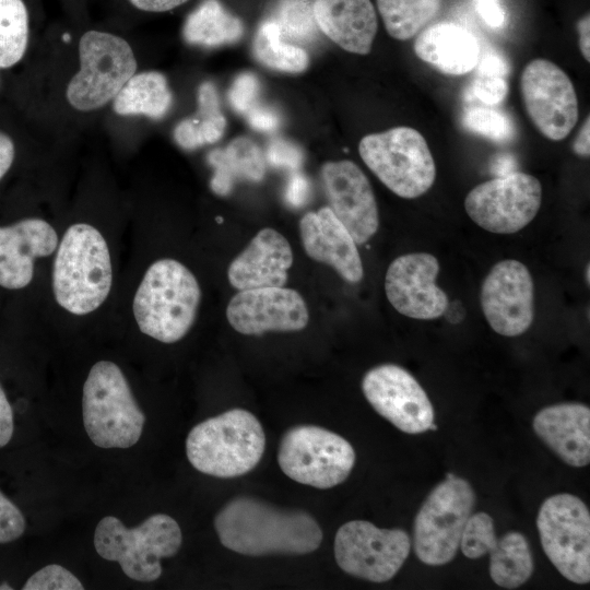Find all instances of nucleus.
<instances>
[{"label": "nucleus", "mask_w": 590, "mask_h": 590, "mask_svg": "<svg viewBox=\"0 0 590 590\" xmlns=\"http://www.w3.org/2000/svg\"><path fill=\"white\" fill-rule=\"evenodd\" d=\"M266 434L259 420L232 409L197 424L186 439V453L201 473L221 479L250 472L261 460Z\"/></svg>", "instance_id": "4"}, {"label": "nucleus", "mask_w": 590, "mask_h": 590, "mask_svg": "<svg viewBox=\"0 0 590 590\" xmlns=\"http://www.w3.org/2000/svg\"><path fill=\"white\" fill-rule=\"evenodd\" d=\"M281 36L293 42L311 43L318 35L312 4L308 0H283L271 19Z\"/></svg>", "instance_id": "34"}, {"label": "nucleus", "mask_w": 590, "mask_h": 590, "mask_svg": "<svg viewBox=\"0 0 590 590\" xmlns=\"http://www.w3.org/2000/svg\"><path fill=\"white\" fill-rule=\"evenodd\" d=\"M318 28L342 49L367 55L377 33V16L370 0H315Z\"/></svg>", "instance_id": "25"}, {"label": "nucleus", "mask_w": 590, "mask_h": 590, "mask_svg": "<svg viewBox=\"0 0 590 590\" xmlns=\"http://www.w3.org/2000/svg\"><path fill=\"white\" fill-rule=\"evenodd\" d=\"M437 258L428 252H412L396 258L386 272L385 292L392 307L403 316L430 320L445 314L446 293L436 284Z\"/></svg>", "instance_id": "19"}, {"label": "nucleus", "mask_w": 590, "mask_h": 590, "mask_svg": "<svg viewBox=\"0 0 590 590\" xmlns=\"http://www.w3.org/2000/svg\"><path fill=\"white\" fill-rule=\"evenodd\" d=\"M260 94L258 78L250 72L237 75L228 91V102L238 114H247L253 106Z\"/></svg>", "instance_id": "37"}, {"label": "nucleus", "mask_w": 590, "mask_h": 590, "mask_svg": "<svg viewBox=\"0 0 590 590\" xmlns=\"http://www.w3.org/2000/svg\"><path fill=\"white\" fill-rule=\"evenodd\" d=\"M299 234L309 258L330 266L349 283H358L363 279L357 244L329 206L304 214Z\"/></svg>", "instance_id": "21"}, {"label": "nucleus", "mask_w": 590, "mask_h": 590, "mask_svg": "<svg viewBox=\"0 0 590 590\" xmlns=\"http://www.w3.org/2000/svg\"><path fill=\"white\" fill-rule=\"evenodd\" d=\"M477 73H488L505 76L508 73V64L497 55H487L479 64Z\"/></svg>", "instance_id": "46"}, {"label": "nucleus", "mask_w": 590, "mask_h": 590, "mask_svg": "<svg viewBox=\"0 0 590 590\" xmlns=\"http://www.w3.org/2000/svg\"><path fill=\"white\" fill-rule=\"evenodd\" d=\"M173 102L166 78L156 71L133 74L114 98L119 115H145L158 119L166 115Z\"/></svg>", "instance_id": "28"}, {"label": "nucleus", "mask_w": 590, "mask_h": 590, "mask_svg": "<svg viewBox=\"0 0 590 590\" xmlns=\"http://www.w3.org/2000/svg\"><path fill=\"white\" fill-rule=\"evenodd\" d=\"M201 300L193 273L181 262L164 258L153 262L133 297L140 331L160 342L175 343L191 329Z\"/></svg>", "instance_id": "3"}, {"label": "nucleus", "mask_w": 590, "mask_h": 590, "mask_svg": "<svg viewBox=\"0 0 590 590\" xmlns=\"http://www.w3.org/2000/svg\"><path fill=\"white\" fill-rule=\"evenodd\" d=\"M411 550L409 534L401 529H380L371 522L352 520L339 528L334 557L346 574L371 582L390 580Z\"/></svg>", "instance_id": "12"}, {"label": "nucleus", "mask_w": 590, "mask_h": 590, "mask_svg": "<svg viewBox=\"0 0 590 590\" xmlns=\"http://www.w3.org/2000/svg\"><path fill=\"white\" fill-rule=\"evenodd\" d=\"M182 542L177 521L166 514H155L135 528H127L114 516L96 526L94 547L104 559L117 562L132 580L152 582L162 575L161 559L174 556Z\"/></svg>", "instance_id": "6"}, {"label": "nucleus", "mask_w": 590, "mask_h": 590, "mask_svg": "<svg viewBox=\"0 0 590 590\" xmlns=\"http://www.w3.org/2000/svg\"><path fill=\"white\" fill-rule=\"evenodd\" d=\"M208 161L214 168L211 188L220 196L227 194L237 178L259 181L266 172L260 148L247 137L234 139L225 149L211 151Z\"/></svg>", "instance_id": "27"}, {"label": "nucleus", "mask_w": 590, "mask_h": 590, "mask_svg": "<svg viewBox=\"0 0 590 590\" xmlns=\"http://www.w3.org/2000/svg\"><path fill=\"white\" fill-rule=\"evenodd\" d=\"M139 10L146 12H165L179 7L188 0H129Z\"/></svg>", "instance_id": "44"}, {"label": "nucleus", "mask_w": 590, "mask_h": 590, "mask_svg": "<svg viewBox=\"0 0 590 590\" xmlns=\"http://www.w3.org/2000/svg\"><path fill=\"white\" fill-rule=\"evenodd\" d=\"M14 430L13 410L0 385V448L9 444Z\"/></svg>", "instance_id": "43"}, {"label": "nucleus", "mask_w": 590, "mask_h": 590, "mask_svg": "<svg viewBox=\"0 0 590 590\" xmlns=\"http://www.w3.org/2000/svg\"><path fill=\"white\" fill-rule=\"evenodd\" d=\"M362 390L375 411L406 434H420L434 423V408L418 381L396 364H382L363 377Z\"/></svg>", "instance_id": "15"}, {"label": "nucleus", "mask_w": 590, "mask_h": 590, "mask_svg": "<svg viewBox=\"0 0 590 590\" xmlns=\"http://www.w3.org/2000/svg\"><path fill=\"white\" fill-rule=\"evenodd\" d=\"M252 52L263 66L283 72H303L309 62L307 52L287 43L272 20L263 22L258 28L252 43Z\"/></svg>", "instance_id": "32"}, {"label": "nucleus", "mask_w": 590, "mask_h": 590, "mask_svg": "<svg viewBox=\"0 0 590 590\" xmlns=\"http://www.w3.org/2000/svg\"><path fill=\"white\" fill-rule=\"evenodd\" d=\"M460 547L476 559L489 554V576L503 588L516 589L528 581L534 568L528 540L517 531L496 536L494 521L486 512L472 514L467 521Z\"/></svg>", "instance_id": "18"}, {"label": "nucleus", "mask_w": 590, "mask_h": 590, "mask_svg": "<svg viewBox=\"0 0 590 590\" xmlns=\"http://www.w3.org/2000/svg\"><path fill=\"white\" fill-rule=\"evenodd\" d=\"M321 179L329 208L347 228L357 245L368 241L379 226V214L371 185L352 161L327 162Z\"/></svg>", "instance_id": "20"}, {"label": "nucleus", "mask_w": 590, "mask_h": 590, "mask_svg": "<svg viewBox=\"0 0 590 590\" xmlns=\"http://www.w3.org/2000/svg\"><path fill=\"white\" fill-rule=\"evenodd\" d=\"M481 19L493 28L502 27L506 22V12L499 0H474Z\"/></svg>", "instance_id": "42"}, {"label": "nucleus", "mask_w": 590, "mask_h": 590, "mask_svg": "<svg viewBox=\"0 0 590 590\" xmlns=\"http://www.w3.org/2000/svg\"><path fill=\"white\" fill-rule=\"evenodd\" d=\"M542 202V186L532 175L515 172L484 181L467 194L464 209L480 227L512 234L527 226Z\"/></svg>", "instance_id": "13"}, {"label": "nucleus", "mask_w": 590, "mask_h": 590, "mask_svg": "<svg viewBox=\"0 0 590 590\" xmlns=\"http://www.w3.org/2000/svg\"><path fill=\"white\" fill-rule=\"evenodd\" d=\"M82 416L86 434L101 448H129L143 430L145 415L118 365L95 363L83 385Z\"/></svg>", "instance_id": "5"}, {"label": "nucleus", "mask_w": 590, "mask_h": 590, "mask_svg": "<svg viewBox=\"0 0 590 590\" xmlns=\"http://www.w3.org/2000/svg\"><path fill=\"white\" fill-rule=\"evenodd\" d=\"M267 157L274 166L296 168L302 163L303 154L295 144L283 139H274L268 145Z\"/></svg>", "instance_id": "40"}, {"label": "nucleus", "mask_w": 590, "mask_h": 590, "mask_svg": "<svg viewBox=\"0 0 590 590\" xmlns=\"http://www.w3.org/2000/svg\"><path fill=\"white\" fill-rule=\"evenodd\" d=\"M58 246L55 228L40 219L0 226V286L20 290L34 275L36 258L50 256Z\"/></svg>", "instance_id": "22"}, {"label": "nucleus", "mask_w": 590, "mask_h": 590, "mask_svg": "<svg viewBox=\"0 0 590 590\" xmlns=\"http://www.w3.org/2000/svg\"><path fill=\"white\" fill-rule=\"evenodd\" d=\"M536 527L542 547L555 568L569 581H590V514L577 496L562 493L540 507Z\"/></svg>", "instance_id": "11"}, {"label": "nucleus", "mask_w": 590, "mask_h": 590, "mask_svg": "<svg viewBox=\"0 0 590 590\" xmlns=\"http://www.w3.org/2000/svg\"><path fill=\"white\" fill-rule=\"evenodd\" d=\"M358 152L367 167L404 199L424 194L434 184L436 165L425 138L411 127L365 135Z\"/></svg>", "instance_id": "7"}, {"label": "nucleus", "mask_w": 590, "mask_h": 590, "mask_svg": "<svg viewBox=\"0 0 590 590\" xmlns=\"http://www.w3.org/2000/svg\"><path fill=\"white\" fill-rule=\"evenodd\" d=\"M585 280H586L587 285H589V283H590V266H589V262L587 263L586 269H585Z\"/></svg>", "instance_id": "50"}, {"label": "nucleus", "mask_w": 590, "mask_h": 590, "mask_svg": "<svg viewBox=\"0 0 590 590\" xmlns=\"http://www.w3.org/2000/svg\"><path fill=\"white\" fill-rule=\"evenodd\" d=\"M22 511L0 491V544L19 539L25 531Z\"/></svg>", "instance_id": "38"}, {"label": "nucleus", "mask_w": 590, "mask_h": 590, "mask_svg": "<svg viewBox=\"0 0 590 590\" xmlns=\"http://www.w3.org/2000/svg\"><path fill=\"white\" fill-rule=\"evenodd\" d=\"M356 455L342 436L315 425H298L283 435L278 462L293 481L316 488H331L347 479Z\"/></svg>", "instance_id": "10"}, {"label": "nucleus", "mask_w": 590, "mask_h": 590, "mask_svg": "<svg viewBox=\"0 0 590 590\" xmlns=\"http://www.w3.org/2000/svg\"><path fill=\"white\" fill-rule=\"evenodd\" d=\"M226 318L237 332L260 335L300 331L309 321V312L298 292L270 286L239 291L227 305Z\"/></svg>", "instance_id": "17"}, {"label": "nucleus", "mask_w": 590, "mask_h": 590, "mask_svg": "<svg viewBox=\"0 0 590 590\" xmlns=\"http://www.w3.org/2000/svg\"><path fill=\"white\" fill-rule=\"evenodd\" d=\"M23 590H82V582L67 568L51 564L33 574Z\"/></svg>", "instance_id": "36"}, {"label": "nucleus", "mask_w": 590, "mask_h": 590, "mask_svg": "<svg viewBox=\"0 0 590 590\" xmlns=\"http://www.w3.org/2000/svg\"><path fill=\"white\" fill-rule=\"evenodd\" d=\"M214 528L223 546L247 556L308 554L322 541V530L310 514L280 509L247 496L224 505Z\"/></svg>", "instance_id": "1"}, {"label": "nucleus", "mask_w": 590, "mask_h": 590, "mask_svg": "<svg viewBox=\"0 0 590 590\" xmlns=\"http://www.w3.org/2000/svg\"><path fill=\"white\" fill-rule=\"evenodd\" d=\"M111 283V259L102 233L86 223L71 225L54 261L52 292L57 304L73 315H87L106 300Z\"/></svg>", "instance_id": "2"}, {"label": "nucleus", "mask_w": 590, "mask_h": 590, "mask_svg": "<svg viewBox=\"0 0 590 590\" xmlns=\"http://www.w3.org/2000/svg\"><path fill=\"white\" fill-rule=\"evenodd\" d=\"M246 115L248 123L257 131L271 132L280 125L278 111L268 106L257 104Z\"/></svg>", "instance_id": "41"}, {"label": "nucleus", "mask_w": 590, "mask_h": 590, "mask_svg": "<svg viewBox=\"0 0 590 590\" xmlns=\"http://www.w3.org/2000/svg\"><path fill=\"white\" fill-rule=\"evenodd\" d=\"M522 101L540 133L552 141L564 140L579 117L575 86L554 62L538 58L530 61L520 78Z\"/></svg>", "instance_id": "14"}, {"label": "nucleus", "mask_w": 590, "mask_h": 590, "mask_svg": "<svg viewBox=\"0 0 590 590\" xmlns=\"http://www.w3.org/2000/svg\"><path fill=\"white\" fill-rule=\"evenodd\" d=\"M471 92L474 97L487 105L502 103L508 93V83L505 76L488 73H477L473 81Z\"/></svg>", "instance_id": "39"}, {"label": "nucleus", "mask_w": 590, "mask_h": 590, "mask_svg": "<svg viewBox=\"0 0 590 590\" xmlns=\"http://www.w3.org/2000/svg\"><path fill=\"white\" fill-rule=\"evenodd\" d=\"M414 52L439 72L460 76L479 63L480 46L467 28L453 23H436L417 34Z\"/></svg>", "instance_id": "26"}, {"label": "nucleus", "mask_w": 590, "mask_h": 590, "mask_svg": "<svg viewBox=\"0 0 590 590\" xmlns=\"http://www.w3.org/2000/svg\"><path fill=\"white\" fill-rule=\"evenodd\" d=\"M225 127L216 88L211 82H204L198 90V111L176 126L174 139L180 148L194 150L217 142Z\"/></svg>", "instance_id": "30"}, {"label": "nucleus", "mask_w": 590, "mask_h": 590, "mask_svg": "<svg viewBox=\"0 0 590 590\" xmlns=\"http://www.w3.org/2000/svg\"><path fill=\"white\" fill-rule=\"evenodd\" d=\"M475 499L471 484L453 473L432 489L414 520V551L421 562L440 566L453 559Z\"/></svg>", "instance_id": "8"}, {"label": "nucleus", "mask_w": 590, "mask_h": 590, "mask_svg": "<svg viewBox=\"0 0 590 590\" xmlns=\"http://www.w3.org/2000/svg\"><path fill=\"white\" fill-rule=\"evenodd\" d=\"M462 125L467 130L495 142H505L514 134L509 118L495 109L469 108L463 113Z\"/></svg>", "instance_id": "35"}, {"label": "nucleus", "mask_w": 590, "mask_h": 590, "mask_svg": "<svg viewBox=\"0 0 590 590\" xmlns=\"http://www.w3.org/2000/svg\"><path fill=\"white\" fill-rule=\"evenodd\" d=\"M590 118L589 116L581 126L577 138L573 143V150L575 154L581 157H589L590 155Z\"/></svg>", "instance_id": "48"}, {"label": "nucleus", "mask_w": 590, "mask_h": 590, "mask_svg": "<svg viewBox=\"0 0 590 590\" xmlns=\"http://www.w3.org/2000/svg\"><path fill=\"white\" fill-rule=\"evenodd\" d=\"M388 34L408 40L423 31L439 13L442 0H376Z\"/></svg>", "instance_id": "31"}, {"label": "nucleus", "mask_w": 590, "mask_h": 590, "mask_svg": "<svg viewBox=\"0 0 590 590\" xmlns=\"http://www.w3.org/2000/svg\"><path fill=\"white\" fill-rule=\"evenodd\" d=\"M480 299L495 332L505 337L524 333L534 318V285L529 269L514 259L497 262L482 283Z\"/></svg>", "instance_id": "16"}, {"label": "nucleus", "mask_w": 590, "mask_h": 590, "mask_svg": "<svg viewBox=\"0 0 590 590\" xmlns=\"http://www.w3.org/2000/svg\"><path fill=\"white\" fill-rule=\"evenodd\" d=\"M293 264V251L287 239L278 231L266 227L231 262L229 284L237 291L284 286Z\"/></svg>", "instance_id": "23"}, {"label": "nucleus", "mask_w": 590, "mask_h": 590, "mask_svg": "<svg viewBox=\"0 0 590 590\" xmlns=\"http://www.w3.org/2000/svg\"><path fill=\"white\" fill-rule=\"evenodd\" d=\"M540 439L565 463L585 467L590 461V410L582 403H558L540 410L533 418Z\"/></svg>", "instance_id": "24"}, {"label": "nucleus", "mask_w": 590, "mask_h": 590, "mask_svg": "<svg viewBox=\"0 0 590 590\" xmlns=\"http://www.w3.org/2000/svg\"><path fill=\"white\" fill-rule=\"evenodd\" d=\"M308 193V184L300 175H294L288 182L286 198L293 204L303 203Z\"/></svg>", "instance_id": "45"}, {"label": "nucleus", "mask_w": 590, "mask_h": 590, "mask_svg": "<svg viewBox=\"0 0 590 590\" xmlns=\"http://www.w3.org/2000/svg\"><path fill=\"white\" fill-rule=\"evenodd\" d=\"M182 34L189 44L214 47L237 42L244 25L219 0H204L188 15Z\"/></svg>", "instance_id": "29"}, {"label": "nucleus", "mask_w": 590, "mask_h": 590, "mask_svg": "<svg viewBox=\"0 0 590 590\" xmlns=\"http://www.w3.org/2000/svg\"><path fill=\"white\" fill-rule=\"evenodd\" d=\"M14 160V144L4 133L0 132V179L7 174Z\"/></svg>", "instance_id": "47"}, {"label": "nucleus", "mask_w": 590, "mask_h": 590, "mask_svg": "<svg viewBox=\"0 0 590 590\" xmlns=\"http://www.w3.org/2000/svg\"><path fill=\"white\" fill-rule=\"evenodd\" d=\"M80 70L67 87L72 107L97 109L114 99L135 73L137 60L130 45L114 34L88 31L79 43Z\"/></svg>", "instance_id": "9"}, {"label": "nucleus", "mask_w": 590, "mask_h": 590, "mask_svg": "<svg viewBox=\"0 0 590 590\" xmlns=\"http://www.w3.org/2000/svg\"><path fill=\"white\" fill-rule=\"evenodd\" d=\"M1 589H9V590H11L12 587H10L9 585L4 583V585H1L0 590H1Z\"/></svg>", "instance_id": "51"}, {"label": "nucleus", "mask_w": 590, "mask_h": 590, "mask_svg": "<svg viewBox=\"0 0 590 590\" xmlns=\"http://www.w3.org/2000/svg\"><path fill=\"white\" fill-rule=\"evenodd\" d=\"M579 47L583 58L590 61V19L589 14L582 16L577 23Z\"/></svg>", "instance_id": "49"}, {"label": "nucleus", "mask_w": 590, "mask_h": 590, "mask_svg": "<svg viewBox=\"0 0 590 590\" xmlns=\"http://www.w3.org/2000/svg\"><path fill=\"white\" fill-rule=\"evenodd\" d=\"M28 14L22 0H0V68L17 63L26 50Z\"/></svg>", "instance_id": "33"}]
</instances>
